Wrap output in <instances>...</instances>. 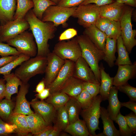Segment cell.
<instances>
[{"instance_id":"cell-1","label":"cell","mask_w":136,"mask_h":136,"mask_svg":"<svg viewBox=\"0 0 136 136\" xmlns=\"http://www.w3.org/2000/svg\"><path fill=\"white\" fill-rule=\"evenodd\" d=\"M24 18L29 24L35 40L37 48L36 55L46 57L50 52L48 41L54 38L57 27L52 22H43L39 19L31 9L27 12Z\"/></svg>"},{"instance_id":"cell-2","label":"cell","mask_w":136,"mask_h":136,"mask_svg":"<svg viewBox=\"0 0 136 136\" xmlns=\"http://www.w3.org/2000/svg\"><path fill=\"white\" fill-rule=\"evenodd\" d=\"M80 47L81 56L91 68L100 83L101 76L99 63L104 56L103 51L98 48L86 36L83 34L76 37Z\"/></svg>"},{"instance_id":"cell-3","label":"cell","mask_w":136,"mask_h":136,"mask_svg":"<svg viewBox=\"0 0 136 136\" xmlns=\"http://www.w3.org/2000/svg\"><path fill=\"white\" fill-rule=\"evenodd\" d=\"M46 57L36 55L22 63L14 74L24 83H28L31 78L37 75L45 73L47 64Z\"/></svg>"},{"instance_id":"cell-4","label":"cell","mask_w":136,"mask_h":136,"mask_svg":"<svg viewBox=\"0 0 136 136\" xmlns=\"http://www.w3.org/2000/svg\"><path fill=\"white\" fill-rule=\"evenodd\" d=\"M134 8L125 5L124 11L120 21L121 29V36L124 44L129 53L136 45V30L133 29L131 15Z\"/></svg>"},{"instance_id":"cell-5","label":"cell","mask_w":136,"mask_h":136,"mask_svg":"<svg viewBox=\"0 0 136 136\" xmlns=\"http://www.w3.org/2000/svg\"><path fill=\"white\" fill-rule=\"evenodd\" d=\"M102 101L101 96L97 95L89 107L81 110L80 112L91 136H96L95 131L97 130L100 129L99 119L100 117V105Z\"/></svg>"},{"instance_id":"cell-6","label":"cell","mask_w":136,"mask_h":136,"mask_svg":"<svg viewBox=\"0 0 136 136\" xmlns=\"http://www.w3.org/2000/svg\"><path fill=\"white\" fill-rule=\"evenodd\" d=\"M34 38L32 33L25 31L6 42L15 47L21 54L33 57L36 56L37 52V45Z\"/></svg>"},{"instance_id":"cell-7","label":"cell","mask_w":136,"mask_h":136,"mask_svg":"<svg viewBox=\"0 0 136 136\" xmlns=\"http://www.w3.org/2000/svg\"><path fill=\"white\" fill-rule=\"evenodd\" d=\"M77 8H67L57 5L50 6L44 12L41 20L52 22L56 27L60 25L66 26V22Z\"/></svg>"},{"instance_id":"cell-8","label":"cell","mask_w":136,"mask_h":136,"mask_svg":"<svg viewBox=\"0 0 136 136\" xmlns=\"http://www.w3.org/2000/svg\"><path fill=\"white\" fill-rule=\"evenodd\" d=\"M100 7L94 4L80 5L77 8L72 16L78 19L77 23L85 28L95 25L100 16Z\"/></svg>"},{"instance_id":"cell-9","label":"cell","mask_w":136,"mask_h":136,"mask_svg":"<svg viewBox=\"0 0 136 136\" xmlns=\"http://www.w3.org/2000/svg\"><path fill=\"white\" fill-rule=\"evenodd\" d=\"M52 52L62 59L75 62L81 56V48L76 37L67 42L60 41L55 45Z\"/></svg>"},{"instance_id":"cell-10","label":"cell","mask_w":136,"mask_h":136,"mask_svg":"<svg viewBox=\"0 0 136 136\" xmlns=\"http://www.w3.org/2000/svg\"><path fill=\"white\" fill-rule=\"evenodd\" d=\"M29 28V24L24 18L9 21L1 25L0 42H6Z\"/></svg>"},{"instance_id":"cell-11","label":"cell","mask_w":136,"mask_h":136,"mask_svg":"<svg viewBox=\"0 0 136 136\" xmlns=\"http://www.w3.org/2000/svg\"><path fill=\"white\" fill-rule=\"evenodd\" d=\"M46 57L47 64L43 78L45 88H47L54 80L65 61L53 52H50Z\"/></svg>"},{"instance_id":"cell-12","label":"cell","mask_w":136,"mask_h":136,"mask_svg":"<svg viewBox=\"0 0 136 136\" xmlns=\"http://www.w3.org/2000/svg\"><path fill=\"white\" fill-rule=\"evenodd\" d=\"M75 65L73 61L65 60L56 79L47 88L49 89L50 94L59 92L67 81L73 76Z\"/></svg>"},{"instance_id":"cell-13","label":"cell","mask_w":136,"mask_h":136,"mask_svg":"<svg viewBox=\"0 0 136 136\" xmlns=\"http://www.w3.org/2000/svg\"><path fill=\"white\" fill-rule=\"evenodd\" d=\"M30 103L35 112L41 116L48 124L52 125L54 123L56 110L52 105L37 98L32 100Z\"/></svg>"},{"instance_id":"cell-14","label":"cell","mask_w":136,"mask_h":136,"mask_svg":"<svg viewBox=\"0 0 136 136\" xmlns=\"http://www.w3.org/2000/svg\"><path fill=\"white\" fill-rule=\"evenodd\" d=\"M73 76L84 82L100 85L89 64L81 56L75 62Z\"/></svg>"},{"instance_id":"cell-15","label":"cell","mask_w":136,"mask_h":136,"mask_svg":"<svg viewBox=\"0 0 136 136\" xmlns=\"http://www.w3.org/2000/svg\"><path fill=\"white\" fill-rule=\"evenodd\" d=\"M18 93L16 103L13 113L28 115L34 113L31 110L30 103L27 100L26 95L27 93L29 87L28 83L22 82Z\"/></svg>"},{"instance_id":"cell-16","label":"cell","mask_w":136,"mask_h":136,"mask_svg":"<svg viewBox=\"0 0 136 136\" xmlns=\"http://www.w3.org/2000/svg\"><path fill=\"white\" fill-rule=\"evenodd\" d=\"M116 74L113 78V85L117 86L123 84L136 75V62L131 64L119 65Z\"/></svg>"},{"instance_id":"cell-17","label":"cell","mask_w":136,"mask_h":136,"mask_svg":"<svg viewBox=\"0 0 136 136\" xmlns=\"http://www.w3.org/2000/svg\"><path fill=\"white\" fill-rule=\"evenodd\" d=\"M125 5L115 1L110 4L100 7V16L111 21H120L123 14Z\"/></svg>"},{"instance_id":"cell-18","label":"cell","mask_w":136,"mask_h":136,"mask_svg":"<svg viewBox=\"0 0 136 136\" xmlns=\"http://www.w3.org/2000/svg\"><path fill=\"white\" fill-rule=\"evenodd\" d=\"M83 33L98 48L104 51L107 37L104 32L98 29L95 25H92L85 28Z\"/></svg>"},{"instance_id":"cell-19","label":"cell","mask_w":136,"mask_h":136,"mask_svg":"<svg viewBox=\"0 0 136 136\" xmlns=\"http://www.w3.org/2000/svg\"><path fill=\"white\" fill-rule=\"evenodd\" d=\"M16 6V0H0V22L1 25L13 20Z\"/></svg>"},{"instance_id":"cell-20","label":"cell","mask_w":136,"mask_h":136,"mask_svg":"<svg viewBox=\"0 0 136 136\" xmlns=\"http://www.w3.org/2000/svg\"><path fill=\"white\" fill-rule=\"evenodd\" d=\"M24 116L30 132L34 136H36L50 125L48 124L42 117L36 113Z\"/></svg>"},{"instance_id":"cell-21","label":"cell","mask_w":136,"mask_h":136,"mask_svg":"<svg viewBox=\"0 0 136 136\" xmlns=\"http://www.w3.org/2000/svg\"><path fill=\"white\" fill-rule=\"evenodd\" d=\"M84 82L72 76L67 81L59 92L65 93L70 97H75L83 90Z\"/></svg>"},{"instance_id":"cell-22","label":"cell","mask_w":136,"mask_h":136,"mask_svg":"<svg viewBox=\"0 0 136 136\" xmlns=\"http://www.w3.org/2000/svg\"><path fill=\"white\" fill-rule=\"evenodd\" d=\"M99 69L101 76L99 93L102 100L105 101L108 99L110 89L113 85V78L106 72L102 63L99 65Z\"/></svg>"},{"instance_id":"cell-23","label":"cell","mask_w":136,"mask_h":136,"mask_svg":"<svg viewBox=\"0 0 136 136\" xmlns=\"http://www.w3.org/2000/svg\"><path fill=\"white\" fill-rule=\"evenodd\" d=\"M100 116L103 125L102 133L104 136H120L119 130L115 127L114 121L110 118L107 109L102 107L100 108Z\"/></svg>"},{"instance_id":"cell-24","label":"cell","mask_w":136,"mask_h":136,"mask_svg":"<svg viewBox=\"0 0 136 136\" xmlns=\"http://www.w3.org/2000/svg\"><path fill=\"white\" fill-rule=\"evenodd\" d=\"M118 90L116 86H113L110 89L108 99L109 104L107 109L110 118L114 121L121 107V102L118 97Z\"/></svg>"},{"instance_id":"cell-25","label":"cell","mask_w":136,"mask_h":136,"mask_svg":"<svg viewBox=\"0 0 136 136\" xmlns=\"http://www.w3.org/2000/svg\"><path fill=\"white\" fill-rule=\"evenodd\" d=\"M3 77L6 82L5 98L8 100H11L13 94L18 93V87L22 82L13 73L4 75Z\"/></svg>"},{"instance_id":"cell-26","label":"cell","mask_w":136,"mask_h":136,"mask_svg":"<svg viewBox=\"0 0 136 136\" xmlns=\"http://www.w3.org/2000/svg\"><path fill=\"white\" fill-rule=\"evenodd\" d=\"M8 122L16 126L15 131L19 135H27L30 133L24 115L13 113L9 118Z\"/></svg>"},{"instance_id":"cell-27","label":"cell","mask_w":136,"mask_h":136,"mask_svg":"<svg viewBox=\"0 0 136 136\" xmlns=\"http://www.w3.org/2000/svg\"><path fill=\"white\" fill-rule=\"evenodd\" d=\"M117 40L107 37L106 41L103 60L111 67L114 66V62L116 60L115 54L117 51Z\"/></svg>"},{"instance_id":"cell-28","label":"cell","mask_w":136,"mask_h":136,"mask_svg":"<svg viewBox=\"0 0 136 136\" xmlns=\"http://www.w3.org/2000/svg\"><path fill=\"white\" fill-rule=\"evenodd\" d=\"M64 131L73 136H91L85 122L79 119L69 124Z\"/></svg>"},{"instance_id":"cell-29","label":"cell","mask_w":136,"mask_h":136,"mask_svg":"<svg viewBox=\"0 0 136 136\" xmlns=\"http://www.w3.org/2000/svg\"><path fill=\"white\" fill-rule=\"evenodd\" d=\"M65 106L68 116L69 124L79 119V115L82 109L74 97H70Z\"/></svg>"},{"instance_id":"cell-30","label":"cell","mask_w":136,"mask_h":136,"mask_svg":"<svg viewBox=\"0 0 136 136\" xmlns=\"http://www.w3.org/2000/svg\"><path fill=\"white\" fill-rule=\"evenodd\" d=\"M116 47L118 57L114 64L118 66L132 64L129 53L124 46L121 36L117 40Z\"/></svg>"},{"instance_id":"cell-31","label":"cell","mask_w":136,"mask_h":136,"mask_svg":"<svg viewBox=\"0 0 136 136\" xmlns=\"http://www.w3.org/2000/svg\"><path fill=\"white\" fill-rule=\"evenodd\" d=\"M70 97L65 93L58 92L50 94L45 101L52 105L57 110L65 106Z\"/></svg>"},{"instance_id":"cell-32","label":"cell","mask_w":136,"mask_h":136,"mask_svg":"<svg viewBox=\"0 0 136 136\" xmlns=\"http://www.w3.org/2000/svg\"><path fill=\"white\" fill-rule=\"evenodd\" d=\"M34 4L31 0H17V5L13 20L24 18L27 12L33 7Z\"/></svg>"},{"instance_id":"cell-33","label":"cell","mask_w":136,"mask_h":136,"mask_svg":"<svg viewBox=\"0 0 136 136\" xmlns=\"http://www.w3.org/2000/svg\"><path fill=\"white\" fill-rule=\"evenodd\" d=\"M54 126L61 131L63 130L69 124L68 117L65 106H62L56 110Z\"/></svg>"},{"instance_id":"cell-34","label":"cell","mask_w":136,"mask_h":136,"mask_svg":"<svg viewBox=\"0 0 136 136\" xmlns=\"http://www.w3.org/2000/svg\"><path fill=\"white\" fill-rule=\"evenodd\" d=\"M34 4L33 8L32 10L34 15L39 19L41 20L43 14L49 6L57 5L50 0H32Z\"/></svg>"},{"instance_id":"cell-35","label":"cell","mask_w":136,"mask_h":136,"mask_svg":"<svg viewBox=\"0 0 136 136\" xmlns=\"http://www.w3.org/2000/svg\"><path fill=\"white\" fill-rule=\"evenodd\" d=\"M30 58L29 56L23 54H20L16 59L0 67V75L4 76L10 74L13 69Z\"/></svg>"},{"instance_id":"cell-36","label":"cell","mask_w":136,"mask_h":136,"mask_svg":"<svg viewBox=\"0 0 136 136\" xmlns=\"http://www.w3.org/2000/svg\"><path fill=\"white\" fill-rule=\"evenodd\" d=\"M14 103L11 100L3 99L0 101V117L3 120L8 121L10 116L13 113Z\"/></svg>"},{"instance_id":"cell-37","label":"cell","mask_w":136,"mask_h":136,"mask_svg":"<svg viewBox=\"0 0 136 136\" xmlns=\"http://www.w3.org/2000/svg\"><path fill=\"white\" fill-rule=\"evenodd\" d=\"M105 33L107 37L117 40L121 35V29L120 21H111Z\"/></svg>"},{"instance_id":"cell-38","label":"cell","mask_w":136,"mask_h":136,"mask_svg":"<svg viewBox=\"0 0 136 136\" xmlns=\"http://www.w3.org/2000/svg\"><path fill=\"white\" fill-rule=\"evenodd\" d=\"M118 125L120 136H131L133 134L128 127L124 116L120 112L115 121Z\"/></svg>"},{"instance_id":"cell-39","label":"cell","mask_w":136,"mask_h":136,"mask_svg":"<svg viewBox=\"0 0 136 136\" xmlns=\"http://www.w3.org/2000/svg\"><path fill=\"white\" fill-rule=\"evenodd\" d=\"M74 97L79 103L82 109L89 107L94 98L83 89L79 94Z\"/></svg>"},{"instance_id":"cell-40","label":"cell","mask_w":136,"mask_h":136,"mask_svg":"<svg viewBox=\"0 0 136 136\" xmlns=\"http://www.w3.org/2000/svg\"><path fill=\"white\" fill-rule=\"evenodd\" d=\"M118 90L125 93L129 97L130 100L136 101V88L130 85L128 82L116 86Z\"/></svg>"},{"instance_id":"cell-41","label":"cell","mask_w":136,"mask_h":136,"mask_svg":"<svg viewBox=\"0 0 136 136\" xmlns=\"http://www.w3.org/2000/svg\"><path fill=\"white\" fill-rule=\"evenodd\" d=\"M21 54L16 48L11 47L8 44L0 42V56L2 57L19 55Z\"/></svg>"},{"instance_id":"cell-42","label":"cell","mask_w":136,"mask_h":136,"mask_svg":"<svg viewBox=\"0 0 136 136\" xmlns=\"http://www.w3.org/2000/svg\"><path fill=\"white\" fill-rule=\"evenodd\" d=\"M83 89L90 94L93 98L99 93L100 84L93 83L84 82Z\"/></svg>"},{"instance_id":"cell-43","label":"cell","mask_w":136,"mask_h":136,"mask_svg":"<svg viewBox=\"0 0 136 136\" xmlns=\"http://www.w3.org/2000/svg\"><path fill=\"white\" fill-rule=\"evenodd\" d=\"M16 128L15 125L5 122L0 118V135H7L16 132Z\"/></svg>"},{"instance_id":"cell-44","label":"cell","mask_w":136,"mask_h":136,"mask_svg":"<svg viewBox=\"0 0 136 136\" xmlns=\"http://www.w3.org/2000/svg\"><path fill=\"white\" fill-rule=\"evenodd\" d=\"M111 21L106 18L100 16L96 21L95 25L101 31L105 33Z\"/></svg>"},{"instance_id":"cell-45","label":"cell","mask_w":136,"mask_h":136,"mask_svg":"<svg viewBox=\"0 0 136 136\" xmlns=\"http://www.w3.org/2000/svg\"><path fill=\"white\" fill-rule=\"evenodd\" d=\"M127 124L133 134L136 132V115L131 113L124 116Z\"/></svg>"},{"instance_id":"cell-46","label":"cell","mask_w":136,"mask_h":136,"mask_svg":"<svg viewBox=\"0 0 136 136\" xmlns=\"http://www.w3.org/2000/svg\"><path fill=\"white\" fill-rule=\"evenodd\" d=\"M77 34V30L74 28H68L62 32L59 37V41L70 39L76 36Z\"/></svg>"},{"instance_id":"cell-47","label":"cell","mask_w":136,"mask_h":136,"mask_svg":"<svg viewBox=\"0 0 136 136\" xmlns=\"http://www.w3.org/2000/svg\"><path fill=\"white\" fill-rule=\"evenodd\" d=\"M85 0H60L57 5L67 8L80 5Z\"/></svg>"},{"instance_id":"cell-48","label":"cell","mask_w":136,"mask_h":136,"mask_svg":"<svg viewBox=\"0 0 136 136\" xmlns=\"http://www.w3.org/2000/svg\"><path fill=\"white\" fill-rule=\"evenodd\" d=\"M115 1L114 0H85L80 5L93 4L100 7L112 3Z\"/></svg>"},{"instance_id":"cell-49","label":"cell","mask_w":136,"mask_h":136,"mask_svg":"<svg viewBox=\"0 0 136 136\" xmlns=\"http://www.w3.org/2000/svg\"><path fill=\"white\" fill-rule=\"evenodd\" d=\"M19 55H12L2 57L0 58V67L15 59L18 57Z\"/></svg>"},{"instance_id":"cell-50","label":"cell","mask_w":136,"mask_h":136,"mask_svg":"<svg viewBox=\"0 0 136 136\" xmlns=\"http://www.w3.org/2000/svg\"><path fill=\"white\" fill-rule=\"evenodd\" d=\"M50 95L49 89L45 88L40 93H38L35 95L36 98H39L41 100H43L48 97Z\"/></svg>"},{"instance_id":"cell-51","label":"cell","mask_w":136,"mask_h":136,"mask_svg":"<svg viewBox=\"0 0 136 136\" xmlns=\"http://www.w3.org/2000/svg\"><path fill=\"white\" fill-rule=\"evenodd\" d=\"M121 107H125L132 111L136 115V103L135 101L130 100L126 102L121 103Z\"/></svg>"},{"instance_id":"cell-52","label":"cell","mask_w":136,"mask_h":136,"mask_svg":"<svg viewBox=\"0 0 136 136\" xmlns=\"http://www.w3.org/2000/svg\"><path fill=\"white\" fill-rule=\"evenodd\" d=\"M6 81L4 79H0V101L5 97Z\"/></svg>"},{"instance_id":"cell-53","label":"cell","mask_w":136,"mask_h":136,"mask_svg":"<svg viewBox=\"0 0 136 136\" xmlns=\"http://www.w3.org/2000/svg\"><path fill=\"white\" fill-rule=\"evenodd\" d=\"M54 127L50 125L46 129L37 134L35 136H48L53 129Z\"/></svg>"},{"instance_id":"cell-54","label":"cell","mask_w":136,"mask_h":136,"mask_svg":"<svg viewBox=\"0 0 136 136\" xmlns=\"http://www.w3.org/2000/svg\"><path fill=\"white\" fill-rule=\"evenodd\" d=\"M133 8L136 7V0H114Z\"/></svg>"},{"instance_id":"cell-55","label":"cell","mask_w":136,"mask_h":136,"mask_svg":"<svg viewBox=\"0 0 136 136\" xmlns=\"http://www.w3.org/2000/svg\"><path fill=\"white\" fill-rule=\"evenodd\" d=\"M45 88V81L43 78L39 83L36 86L35 92L40 93L42 92Z\"/></svg>"},{"instance_id":"cell-56","label":"cell","mask_w":136,"mask_h":136,"mask_svg":"<svg viewBox=\"0 0 136 136\" xmlns=\"http://www.w3.org/2000/svg\"><path fill=\"white\" fill-rule=\"evenodd\" d=\"M54 128L48 136H58L60 134L61 131L56 127L54 126Z\"/></svg>"},{"instance_id":"cell-57","label":"cell","mask_w":136,"mask_h":136,"mask_svg":"<svg viewBox=\"0 0 136 136\" xmlns=\"http://www.w3.org/2000/svg\"><path fill=\"white\" fill-rule=\"evenodd\" d=\"M52 2L56 3L57 5L59 1L60 0H50Z\"/></svg>"},{"instance_id":"cell-58","label":"cell","mask_w":136,"mask_h":136,"mask_svg":"<svg viewBox=\"0 0 136 136\" xmlns=\"http://www.w3.org/2000/svg\"><path fill=\"white\" fill-rule=\"evenodd\" d=\"M1 24L0 22V30L1 29Z\"/></svg>"},{"instance_id":"cell-59","label":"cell","mask_w":136,"mask_h":136,"mask_svg":"<svg viewBox=\"0 0 136 136\" xmlns=\"http://www.w3.org/2000/svg\"></svg>"}]
</instances>
